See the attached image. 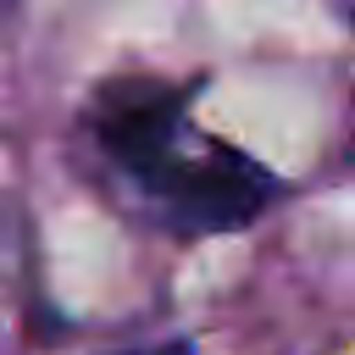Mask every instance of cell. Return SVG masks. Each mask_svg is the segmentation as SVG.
Returning <instances> with one entry per match:
<instances>
[{"mask_svg":"<svg viewBox=\"0 0 355 355\" xmlns=\"http://www.w3.org/2000/svg\"><path fill=\"white\" fill-rule=\"evenodd\" d=\"M89 128L111 155V166L139 189V200L155 205L183 233L244 227L272 200V172L194 133L189 89L111 83L94 100Z\"/></svg>","mask_w":355,"mask_h":355,"instance_id":"1","label":"cell"}]
</instances>
